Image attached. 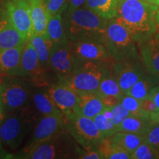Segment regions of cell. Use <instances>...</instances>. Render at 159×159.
<instances>
[{"mask_svg": "<svg viewBox=\"0 0 159 159\" xmlns=\"http://www.w3.org/2000/svg\"><path fill=\"white\" fill-rule=\"evenodd\" d=\"M159 7L143 0H119L116 18L141 46L158 32L156 14Z\"/></svg>", "mask_w": 159, "mask_h": 159, "instance_id": "6da1fadb", "label": "cell"}, {"mask_svg": "<svg viewBox=\"0 0 159 159\" xmlns=\"http://www.w3.org/2000/svg\"><path fill=\"white\" fill-rule=\"evenodd\" d=\"M108 21L83 7L66 16V33L71 42L90 41L104 43Z\"/></svg>", "mask_w": 159, "mask_h": 159, "instance_id": "7a4b0ae2", "label": "cell"}, {"mask_svg": "<svg viewBox=\"0 0 159 159\" xmlns=\"http://www.w3.org/2000/svg\"><path fill=\"white\" fill-rule=\"evenodd\" d=\"M35 123L36 118L30 105L7 113L0 121V140L10 150H17Z\"/></svg>", "mask_w": 159, "mask_h": 159, "instance_id": "3957f363", "label": "cell"}, {"mask_svg": "<svg viewBox=\"0 0 159 159\" xmlns=\"http://www.w3.org/2000/svg\"><path fill=\"white\" fill-rule=\"evenodd\" d=\"M81 148L66 130L59 131L50 138L37 144L17 156L18 158H77Z\"/></svg>", "mask_w": 159, "mask_h": 159, "instance_id": "277c9868", "label": "cell"}, {"mask_svg": "<svg viewBox=\"0 0 159 159\" xmlns=\"http://www.w3.org/2000/svg\"><path fill=\"white\" fill-rule=\"evenodd\" d=\"M112 64L77 59L67 83L79 96L97 93L103 77L111 72Z\"/></svg>", "mask_w": 159, "mask_h": 159, "instance_id": "5b68a950", "label": "cell"}, {"mask_svg": "<svg viewBox=\"0 0 159 159\" xmlns=\"http://www.w3.org/2000/svg\"><path fill=\"white\" fill-rule=\"evenodd\" d=\"M104 44L114 62L142 58L139 45L116 17L108 21Z\"/></svg>", "mask_w": 159, "mask_h": 159, "instance_id": "8992f818", "label": "cell"}, {"mask_svg": "<svg viewBox=\"0 0 159 159\" xmlns=\"http://www.w3.org/2000/svg\"><path fill=\"white\" fill-rule=\"evenodd\" d=\"M2 85L1 114L5 115L30 105L33 97V85L27 79L3 75Z\"/></svg>", "mask_w": 159, "mask_h": 159, "instance_id": "52a82bcc", "label": "cell"}, {"mask_svg": "<svg viewBox=\"0 0 159 159\" xmlns=\"http://www.w3.org/2000/svg\"><path fill=\"white\" fill-rule=\"evenodd\" d=\"M66 128L84 150H97L105 137L93 119L72 113L66 116Z\"/></svg>", "mask_w": 159, "mask_h": 159, "instance_id": "ba28073f", "label": "cell"}, {"mask_svg": "<svg viewBox=\"0 0 159 159\" xmlns=\"http://www.w3.org/2000/svg\"><path fill=\"white\" fill-rule=\"evenodd\" d=\"M77 59L73 51L72 43L69 39L53 44L49 58L50 69L56 75L58 80L67 82Z\"/></svg>", "mask_w": 159, "mask_h": 159, "instance_id": "9c48e42d", "label": "cell"}, {"mask_svg": "<svg viewBox=\"0 0 159 159\" xmlns=\"http://www.w3.org/2000/svg\"><path fill=\"white\" fill-rule=\"evenodd\" d=\"M46 72L47 71L40 63L33 46L29 41H26L21 54L18 76L28 80L33 87L41 88L48 85Z\"/></svg>", "mask_w": 159, "mask_h": 159, "instance_id": "30bf717a", "label": "cell"}, {"mask_svg": "<svg viewBox=\"0 0 159 159\" xmlns=\"http://www.w3.org/2000/svg\"><path fill=\"white\" fill-rule=\"evenodd\" d=\"M146 72L142 58L114 62L111 66V74L118 82L124 94H126Z\"/></svg>", "mask_w": 159, "mask_h": 159, "instance_id": "8fae6325", "label": "cell"}, {"mask_svg": "<svg viewBox=\"0 0 159 159\" xmlns=\"http://www.w3.org/2000/svg\"><path fill=\"white\" fill-rule=\"evenodd\" d=\"M5 7L13 27L26 41L30 39L34 35V30L28 2H13L8 0L5 3Z\"/></svg>", "mask_w": 159, "mask_h": 159, "instance_id": "7c38bea8", "label": "cell"}, {"mask_svg": "<svg viewBox=\"0 0 159 159\" xmlns=\"http://www.w3.org/2000/svg\"><path fill=\"white\" fill-rule=\"evenodd\" d=\"M65 128L66 116L64 115L42 116L35 124L28 144L26 145L23 151L29 150Z\"/></svg>", "mask_w": 159, "mask_h": 159, "instance_id": "4fadbf2b", "label": "cell"}, {"mask_svg": "<svg viewBox=\"0 0 159 159\" xmlns=\"http://www.w3.org/2000/svg\"><path fill=\"white\" fill-rule=\"evenodd\" d=\"M47 91L65 116L74 113L80 96L66 82L58 80L49 85Z\"/></svg>", "mask_w": 159, "mask_h": 159, "instance_id": "5bb4252c", "label": "cell"}, {"mask_svg": "<svg viewBox=\"0 0 159 159\" xmlns=\"http://www.w3.org/2000/svg\"><path fill=\"white\" fill-rule=\"evenodd\" d=\"M71 43L75 55L78 59L100 61L110 64L114 62L104 43L90 41H77Z\"/></svg>", "mask_w": 159, "mask_h": 159, "instance_id": "9a60e30c", "label": "cell"}, {"mask_svg": "<svg viewBox=\"0 0 159 159\" xmlns=\"http://www.w3.org/2000/svg\"><path fill=\"white\" fill-rule=\"evenodd\" d=\"M25 43V40L12 25L5 5L0 7V49L13 48Z\"/></svg>", "mask_w": 159, "mask_h": 159, "instance_id": "2e32d148", "label": "cell"}, {"mask_svg": "<svg viewBox=\"0 0 159 159\" xmlns=\"http://www.w3.org/2000/svg\"><path fill=\"white\" fill-rule=\"evenodd\" d=\"M140 54L147 72L159 76V32L141 46Z\"/></svg>", "mask_w": 159, "mask_h": 159, "instance_id": "e0dca14e", "label": "cell"}, {"mask_svg": "<svg viewBox=\"0 0 159 159\" xmlns=\"http://www.w3.org/2000/svg\"><path fill=\"white\" fill-rule=\"evenodd\" d=\"M25 44L13 48L0 49V73L2 75H19L20 61Z\"/></svg>", "mask_w": 159, "mask_h": 159, "instance_id": "ac0fdd59", "label": "cell"}, {"mask_svg": "<svg viewBox=\"0 0 159 159\" xmlns=\"http://www.w3.org/2000/svg\"><path fill=\"white\" fill-rule=\"evenodd\" d=\"M28 5L34 34L47 36V30L50 16L47 12L44 0H28Z\"/></svg>", "mask_w": 159, "mask_h": 159, "instance_id": "d6986e66", "label": "cell"}, {"mask_svg": "<svg viewBox=\"0 0 159 159\" xmlns=\"http://www.w3.org/2000/svg\"><path fill=\"white\" fill-rule=\"evenodd\" d=\"M106 107L103 104L98 93H91L80 96L78 103L74 113L81 116L94 119L102 113Z\"/></svg>", "mask_w": 159, "mask_h": 159, "instance_id": "ffe728a7", "label": "cell"}, {"mask_svg": "<svg viewBox=\"0 0 159 159\" xmlns=\"http://www.w3.org/2000/svg\"><path fill=\"white\" fill-rule=\"evenodd\" d=\"M158 84H159V76L146 72L131 87L126 94L142 101L148 98L150 91Z\"/></svg>", "mask_w": 159, "mask_h": 159, "instance_id": "44dd1931", "label": "cell"}, {"mask_svg": "<svg viewBox=\"0 0 159 159\" xmlns=\"http://www.w3.org/2000/svg\"><path fill=\"white\" fill-rule=\"evenodd\" d=\"M119 3V0H86L83 7L109 20L116 16Z\"/></svg>", "mask_w": 159, "mask_h": 159, "instance_id": "7402d4cb", "label": "cell"}, {"mask_svg": "<svg viewBox=\"0 0 159 159\" xmlns=\"http://www.w3.org/2000/svg\"><path fill=\"white\" fill-rule=\"evenodd\" d=\"M33 46L39 56L40 63L46 71H50V52L53 43L47 36L34 34L28 40Z\"/></svg>", "mask_w": 159, "mask_h": 159, "instance_id": "603a6c76", "label": "cell"}, {"mask_svg": "<svg viewBox=\"0 0 159 159\" xmlns=\"http://www.w3.org/2000/svg\"><path fill=\"white\" fill-rule=\"evenodd\" d=\"M32 101L36 110L42 116L49 115H63L57 108L48 93L43 91H33Z\"/></svg>", "mask_w": 159, "mask_h": 159, "instance_id": "cb8c5ba5", "label": "cell"}, {"mask_svg": "<svg viewBox=\"0 0 159 159\" xmlns=\"http://www.w3.org/2000/svg\"><path fill=\"white\" fill-rule=\"evenodd\" d=\"M152 123L150 119L129 116L117 127V131L128 132L144 136L152 128Z\"/></svg>", "mask_w": 159, "mask_h": 159, "instance_id": "d4e9b609", "label": "cell"}, {"mask_svg": "<svg viewBox=\"0 0 159 159\" xmlns=\"http://www.w3.org/2000/svg\"><path fill=\"white\" fill-rule=\"evenodd\" d=\"M47 37L53 44L63 42L69 39L66 33L65 25H63L61 13L49 17L47 30Z\"/></svg>", "mask_w": 159, "mask_h": 159, "instance_id": "484cf974", "label": "cell"}, {"mask_svg": "<svg viewBox=\"0 0 159 159\" xmlns=\"http://www.w3.org/2000/svg\"><path fill=\"white\" fill-rule=\"evenodd\" d=\"M113 142L132 154L136 149L144 142V136L128 132L117 131L111 136Z\"/></svg>", "mask_w": 159, "mask_h": 159, "instance_id": "4316f807", "label": "cell"}, {"mask_svg": "<svg viewBox=\"0 0 159 159\" xmlns=\"http://www.w3.org/2000/svg\"><path fill=\"white\" fill-rule=\"evenodd\" d=\"M97 93L100 97L113 96L118 97L120 99L124 95L119 87L118 82L111 74V72L103 77L99 84Z\"/></svg>", "mask_w": 159, "mask_h": 159, "instance_id": "83f0119b", "label": "cell"}, {"mask_svg": "<svg viewBox=\"0 0 159 159\" xmlns=\"http://www.w3.org/2000/svg\"><path fill=\"white\" fill-rule=\"evenodd\" d=\"M120 102L130 112V116L150 119V114L143 110L142 105H141V101L138 100L134 97L128 94H124L121 98Z\"/></svg>", "mask_w": 159, "mask_h": 159, "instance_id": "f1b7e54d", "label": "cell"}, {"mask_svg": "<svg viewBox=\"0 0 159 159\" xmlns=\"http://www.w3.org/2000/svg\"><path fill=\"white\" fill-rule=\"evenodd\" d=\"M93 120L105 137H111L116 132L117 128L116 125L113 123L111 119L108 118L103 114V112L97 115Z\"/></svg>", "mask_w": 159, "mask_h": 159, "instance_id": "f546056e", "label": "cell"}, {"mask_svg": "<svg viewBox=\"0 0 159 159\" xmlns=\"http://www.w3.org/2000/svg\"><path fill=\"white\" fill-rule=\"evenodd\" d=\"M156 158H159V150L145 142H143L131 154V159Z\"/></svg>", "mask_w": 159, "mask_h": 159, "instance_id": "4dcf8cb0", "label": "cell"}, {"mask_svg": "<svg viewBox=\"0 0 159 159\" xmlns=\"http://www.w3.org/2000/svg\"><path fill=\"white\" fill-rule=\"evenodd\" d=\"M69 1V0H47L45 4L49 15L52 16L62 13L68 7Z\"/></svg>", "mask_w": 159, "mask_h": 159, "instance_id": "1f68e13d", "label": "cell"}, {"mask_svg": "<svg viewBox=\"0 0 159 159\" xmlns=\"http://www.w3.org/2000/svg\"><path fill=\"white\" fill-rule=\"evenodd\" d=\"M112 114V122L116 125V128L125 120L127 117L130 116V112L125 108L122 103L119 102L114 107L111 108Z\"/></svg>", "mask_w": 159, "mask_h": 159, "instance_id": "d6a6232c", "label": "cell"}, {"mask_svg": "<svg viewBox=\"0 0 159 159\" xmlns=\"http://www.w3.org/2000/svg\"><path fill=\"white\" fill-rule=\"evenodd\" d=\"M144 142L155 147L159 150V124L153 125L144 136Z\"/></svg>", "mask_w": 159, "mask_h": 159, "instance_id": "836d02e7", "label": "cell"}, {"mask_svg": "<svg viewBox=\"0 0 159 159\" xmlns=\"http://www.w3.org/2000/svg\"><path fill=\"white\" fill-rule=\"evenodd\" d=\"M108 159H131V153L112 142V147Z\"/></svg>", "mask_w": 159, "mask_h": 159, "instance_id": "e575fe53", "label": "cell"}, {"mask_svg": "<svg viewBox=\"0 0 159 159\" xmlns=\"http://www.w3.org/2000/svg\"><path fill=\"white\" fill-rule=\"evenodd\" d=\"M77 158L80 159H103L102 155L98 150H84L81 149Z\"/></svg>", "mask_w": 159, "mask_h": 159, "instance_id": "d590c367", "label": "cell"}, {"mask_svg": "<svg viewBox=\"0 0 159 159\" xmlns=\"http://www.w3.org/2000/svg\"><path fill=\"white\" fill-rule=\"evenodd\" d=\"M85 1H86V0H69L68 7H67V12L66 16L71 14V13H73V12L76 11V10L83 7Z\"/></svg>", "mask_w": 159, "mask_h": 159, "instance_id": "8d00e7d4", "label": "cell"}, {"mask_svg": "<svg viewBox=\"0 0 159 159\" xmlns=\"http://www.w3.org/2000/svg\"><path fill=\"white\" fill-rule=\"evenodd\" d=\"M141 105H142V108L145 112L148 113L150 114L151 113L155 112V111H158L157 110L156 105H155L152 99L148 97L147 99H144V100L141 101Z\"/></svg>", "mask_w": 159, "mask_h": 159, "instance_id": "74e56055", "label": "cell"}, {"mask_svg": "<svg viewBox=\"0 0 159 159\" xmlns=\"http://www.w3.org/2000/svg\"><path fill=\"white\" fill-rule=\"evenodd\" d=\"M100 97V96H99ZM102 99V101L103 104L106 108H111L116 105L118 103L120 102L121 99L116 97L113 96H105V97H100Z\"/></svg>", "mask_w": 159, "mask_h": 159, "instance_id": "f35d334b", "label": "cell"}, {"mask_svg": "<svg viewBox=\"0 0 159 159\" xmlns=\"http://www.w3.org/2000/svg\"><path fill=\"white\" fill-rule=\"evenodd\" d=\"M149 98L152 99L156 105L157 110H159V84H158L154 87L152 90L150 91V94H149Z\"/></svg>", "mask_w": 159, "mask_h": 159, "instance_id": "ab89813d", "label": "cell"}, {"mask_svg": "<svg viewBox=\"0 0 159 159\" xmlns=\"http://www.w3.org/2000/svg\"><path fill=\"white\" fill-rule=\"evenodd\" d=\"M150 120L152 125L159 124V110L151 113L150 115Z\"/></svg>", "mask_w": 159, "mask_h": 159, "instance_id": "60d3db41", "label": "cell"}, {"mask_svg": "<svg viewBox=\"0 0 159 159\" xmlns=\"http://www.w3.org/2000/svg\"><path fill=\"white\" fill-rule=\"evenodd\" d=\"M11 155L6 152L5 150H3L2 147V143L1 140H0V158H11L9 157Z\"/></svg>", "mask_w": 159, "mask_h": 159, "instance_id": "b9f144b4", "label": "cell"}, {"mask_svg": "<svg viewBox=\"0 0 159 159\" xmlns=\"http://www.w3.org/2000/svg\"><path fill=\"white\" fill-rule=\"evenodd\" d=\"M143 1H145L147 2L152 4V5H157L159 7V0H143Z\"/></svg>", "mask_w": 159, "mask_h": 159, "instance_id": "7bdbcfd3", "label": "cell"}, {"mask_svg": "<svg viewBox=\"0 0 159 159\" xmlns=\"http://www.w3.org/2000/svg\"><path fill=\"white\" fill-rule=\"evenodd\" d=\"M156 23L157 27H158V32H159V9L158 11H157L156 14Z\"/></svg>", "mask_w": 159, "mask_h": 159, "instance_id": "ee69618b", "label": "cell"}, {"mask_svg": "<svg viewBox=\"0 0 159 159\" xmlns=\"http://www.w3.org/2000/svg\"><path fill=\"white\" fill-rule=\"evenodd\" d=\"M1 105H2V85H1V83H0V113H1Z\"/></svg>", "mask_w": 159, "mask_h": 159, "instance_id": "f6af8a7d", "label": "cell"}, {"mask_svg": "<svg viewBox=\"0 0 159 159\" xmlns=\"http://www.w3.org/2000/svg\"><path fill=\"white\" fill-rule=\"evenodd\" d=\"M13 2H28V0H11Z\"/></svg>", "mask_w": 159, "mask_h": 159, "instance_id": "bcb514c9", "label": "cell"}, {"mask_svg": "<svg viewBox=\"0 0 159 159\" xmlns=\"http://www.w3.org/2000/svg\"><path fill=\"white\" fill-rule=\"evenodd\" d=\"M2 115L1 113H0V121H1V119H2Z\"/></svg>", "mask_w": 159, "mask_h": 159, "instance_id": "7dc6e473", "label": "cell"}, {"mask_svg": "<svg viewBox=\"0 0 159 159\" xmlns=\"http://www.w3.org/2000/svg\"><path fill=\"white\" fill-rule=\"evenodd\" d=\"M1 75H2V74H1V73H0V77H1Z\"/></svg>", "mask_w": 159, "mask_h": 159, "instance_id": "c3c4849f", "label": "cell"}, {"mask_svg": "<svg viewBox=\"0 0 159 159\" xmlns=\"http://www.w3.org/2000/svg\"><path fill=\"white\" fill-rule=\"evenodd\" d=\"M44 1H45V2H46V1H47V0H44Z\"/></svg>", "mask_w": 159, "mask_h": 159, "instance_id": "681fc988", "label": "cell"}]
</instances>
